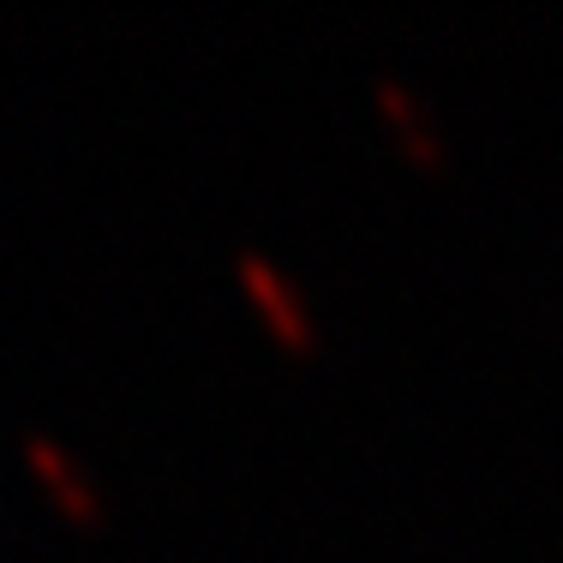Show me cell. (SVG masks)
<instances>
[{
    "label": "cell",
    "mask_w": 563,
    "mask_h": 563,
    "mask_svg": "<svg viewBox=\"0 0 563 563\" xmlns=\"http://www.w3.org/2000/svg\"><path fill=\"white\" fill-rule=\"evenodd\" d=\"M234 282H240V294L252 300V312L264 318V330H271L288 354H318V342H324V336H318L312 300H306V288L282 271L271 252L240 246L234 252Z\"/></svg>",
    "instance_id": "cell-1"
},
{
    "label": "cell",
    "mask_w": 563,
    "mask_h": 563,
    "mask_svg": "<svg viewBox=\"0 0 563 563\" xmlns=\"http://www.w3.org/2000/svg\"><path fill=\"white\" fill-rule=\"evenodd\" d=\"M372 109H378V120L390 126L396 151L408 156L413 168H444V126H438V114L426 109V97L408 85V78L396 73H378L372 78Z\"/></svg>",
    "instance_id": "cell-2"
},
{
    "label": "cell",
    "mask_w": 563,
    "mask_h": 563,
    "mask_svg": "<svg viewBox=\"0 0 563 563\" xmlns=\"http://www.w3.org/2000/svg\"><path fill=\"white\" fill-rule=\"evenodd\" d=\"M24 462H31V474L43 479V492L55 498V509H60L66 521H78V528H97V521L109 516V504H102V486L90 479V467L78 462V455L66 450L60 438L31 432V438H24Z\"/></svg>",
    "instance_id": "cell-3"
}]
</instances>
